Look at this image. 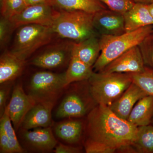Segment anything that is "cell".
I'll list each match as a JSON object with an SVG mask.
<instances>
[{"mask_svg":"<svg viewBox=\"0 0 153 153\" xmlns=\"http://www.w3.org/2000/svg\"><path fill=\"white\" fill-rule=\"evenodd\" d=\"M109 10L123 15L135 4L132 0H98Z\"/></svg>","mask_w":153,"mask_h":153,"instance_id":"cell-29","label":"cell"},{"mask_svg":"<svg viewBox=\"0 0 153 153\" xmlns=\"http://www.w3.org/2000/svg\"><path fill=\"white\" fill-rule=\"evenodd\" d=\"M85 140L117 152L133 144L138 127L116 115L109 106L97 105L87 115Z\"/></svg>","mask_w":153,"mask_h":153,"instance_id":"cell-1","label":"cell"},{"mask_svg":"<svg viewBox=\"0 0 153 153\" xmlns=\"http://www.w3.org/2000/svg\"><path fill=\"white\" fill-rule=\"evenodd\" d=\"M85 123L79 119H68L55 124L54 131L55 136L67 144L73 145L79 142L85 132Z\"/></svg>","mask_w":153,"mask_h":153,"instance_id":"cell-17","label":"cell"},{"mask_svg":"<svg viewBox=\"0 0 153 153\" xmlns=\"http://www.w3.org/2000/svg\"><path fill=\"white\" fill-rule=\"evenodd\" d=\"M131 74L133 82L148 95L153 96V69L146 66L142 72Z\"/></svg>","mask_w":153,"mask_h":153,"instance_id":"cell-25","label":"cell"},{"mask_svg":"<svg viewBox=\"0 0 153 153\" xmlns=\"http://www.w3.org/2000/svg\"><path fill=\"white\" fill-rule=\"evenodd\" d=\"M55 105L53 103L36 102L26 114L19 129L52 126V111Z\"/></svg>","mask_w":153,"mask_h":153,"instance_id":"cell-15","label":"cell"},{"mask_svg":"<svg viewBox=\"0 0 153 153\" xmlns=\"http://www.w3.org/2000/svg\"><path fill=\"white\" fill-rule=\"evenodd\" d=\"M67 86L66 72L39 71L30 77L25 91L36 102L56 105Z\"/></svg>","mask_w":153,"mask_h":153,"instance_id":"cell-6","label":"cell"},{"mask_svg":"<svg viewBox=\"0 0 153 153\" xmlns=\"http://www.w3.org/2000/svg\"><path fill=\"white\" fill-rule=\"evenodd\" d=\"M57 12L50 4H38L27 6L22 12L10 19L16 29L20 26L29 24L51 27Z\"/></svg>","mask_w":153,"mask_h":153,"instance_id":"cell-10","label":"cell"},{"mask_svg":"<svg viewBox=\"0 0 153 153\" xmlns=\"http://www.w3.org/2000/svg\"><path fill=\"white\" fill-rule=\"evenodd\" d=\"M94 27L100 36H117L126 33L123 15L103 9L93 14Z\"/></svg>","mask_w":153,"mask_h":153,"instance_id":"cell-12","label":"cell"},{"mask_svg":"<svg viewBox=\"0 0 153 153\" xmlns=\"http://www.w3.org/2000/svg\"><path fill=\"white\" fill-rule=\"evenodd\" d=\"M147 94L141 88L132 82L128 88L109 107L120 118L128 120L134 107L139 100Z\"/></svg>","mask_w":153,"mask_h":153,"instance_id":"cell-14","label":"cell"},{"mask_svg":"<svg viewBox=\"0 0 153 153\" xmlns=\"http://www.w3.org/2000/svg\"><path fill=\"white\" fill-rule=\"evenodd\" d=\"M62 96L55 113L59 119L87 116L97 105L91 93L88 80L67 85Z\"/></svg>","mask_w":153,"mask_h":153,"instance_id":"cell-4","label":"cell"},{"mask_svg":"<svg viewBox=\"0 0 153 153\" xmlns=\"http://www.w3.org/2000/svg\"><path fill=\"white\" fill-rule=\"evenodd\" d=\"M13 82H7L1 84L0 87V117L2 116L5 112L7 102L12 88Z\"/></svg>","mask_w":153,"mask_h":153,"instance_id":"cell-30","label":"cell"},{"mask_svg":"<svg viewBox=\"0 0 153 153\" xmlns=\"http://www.w3.org/2000/svg\"><path fill=\"white\" fill-rule=\"evenodd\" d=\"M135 3H142V4H150L153 3L152 0H132Z\"/></svg>","mask_w":153,"mask_h":153,"instance_id":"cell-35","label":"cell"},{"mask_svg":"<svg viewBox=\"0 0 153 153\" xmlns=\"http://www.w3.org/2000/svg\"><path fill=\"white\" fill-rule=\"evenodd\" d=\"M153 118V96L147 95L137 102L127 120L139 127L150 124Z\"/></svg>","mask_w":153,"mask_h":153,"instance_id":"cell-20","label":"cell"},{"mask_svg":"<svg viewBox=\"0 0 153 153\" xmlns=\"http://www.w3.org/2000/svg\"><path fill=\"white\" fill-rule=\"evenodd\" d=\"M138 46L145 66L153 69V33L145 38Z\"/></svg>","mask_w":153,"mask_h":153,"instance_id":"cell-28","label":"cell"},{"mask_svg":"<svg viewBox=\"0 0 153 153\" xmlns=\"http://www.w3.org/2000/svg\"><path fill=\"white\" fill-rule=\"evenodd\" d=\"M25 1L27 6L43 4H48L52 5L51 0H25Z\"/></svg>","mask_w":153,"mask_h":153,"instance_id":"cell-34","label":"cell"},{"mask_svg":"<svg viewBox=\"0 0 153 153\" xmlns=\"http://www.w3.org/2000/svg\"><path fill=\"white\" fill-rule=\"evenodd\" d=\"M26 7L25 0H0L1 16L11 19Z\"/></svg>","mask_w":153,"mask_h":153,"instance_id":"cell-26","label":"cell"},{"mask_svg":"<svg viewBox=\"0 0 153 153\" xmlns=\"http://www.w3.org/2000/svg\"><path fill=\"white\" fill-rule=\"evenodd\" d=\"M33 129H20V137L25 150L39 153L53 152L58 142L53 134L52 126Z\"/></svg>","mask_w":153,"mask_h":153,"instance_id":"cell-9","label":"cell"},{"mask_svg":"<svg viewBox=\"0 0 153 153\" xmlns=\"http://www.w3.org/2000/svg\"><path fill=\"white\" fill-rule=\"evenodd\" d=\"M93 67L72 56L66 71V80L68 85L73 82L88 80L93 74Z\"/></svg>","mask_w":153,"mask_h":153,"instance_id":"cell-22","label":"cell"},{"mask_svg":"<svg viewBox=\"0 0 153 153\" xmlns=\"http://www.w3.org/2000/svg\"><path fill=\"white\" fill-rule=\"evenodd\" d=\"M36 103L26 93L22 84L15 85L6 108L16 131H18L26 114Z\"/></svg>","mask_w":153,"mask_h":153,"instance_id":"cell-11","label":"cell"},{"mask_svg":"<svg viewBox=\"0 0 153 153\" xmlns=\"http://www.w3.org/2000/svg\"><path fill=\"white\" fill-rule=\"evenodd\" d=\"M55 8L60 11L80 10L94 14L106 7L98 0H51Z\"/></svg>","mask_w":153,"mask_h":153,"instance_id":"cell-21","label":"cell"},{"mask_svg":"<svg viewBox=\"0 0 153 153\" xmlns=\"http://www.w3.org/2000/svg\"><path fill=\"white\" fill-rule=\"evenodd\" d=\"M152 2H153V0H152Z\"/></svg>","mask_w":153,"mask_h":153,"instance_id":"cell-38","label":"cell"},{"mask_svg":"<svg viewBox=\"0 0 153 153\" xmlns=\"http://www.w3.org/2000/svg\"><path fill=\"white\" fill-rule=\"evenodd\" d=\"M149 9L151 15L153 18V3L149 4Z\"/></svg>","mask_w":153,"mask_h":153,"instance_id":"cell-36","label":"cell"},{"mask_svg":"<svg viewBox=\"0 0 153 153\" xmlns=\"http://www.w3.org/2000/svg\"><path fill=\"white\" fill-rule=\"evenodd\" d=\"M123 15L126 33L153 25V18L150 12L149 4L135 3Z\"/></svg>","mask_w":153,"mask_h":153,"instance_id":"cell-18","label":"cell"},{"mask_svg":"<svg viewBox=\"0 0 153 153\" xmlns=\"http://www.w3.org/2000/svg\"><path fill=\"white\" fill-rule=\"evenodd\" d=\"M153 33V25L146 26L117 36H100L101 52L93 66L94 72L101 71L110 63L139 45Z\"/></svg>","mask_w":153,"mask_h":153,"instance_id":"cell-3","label":"cell"},{"mask_svg":"<svg viewBox=\"0 0 153 153\" xmlns=\"http://www.w3.org/2000/svg\"><path fill=\"white\" fill-rule=\"evenodd\" d=\"M145 67L139 47L137 46L129 49L113 60L99 72L139 73L143 71Z\"/></svg>","mask_w":153,"mask_h":153,"instance_id":"cell-13","label":"cell"},{"mask_svg":"<svg viewBox=\"0 0 153 153\" xmlns=\"http://www.w3.org/2000/svg\"><path fill=\"white\" fill-rule=\"evenodd\" d=\"M85 152L87 153H113V150L98 143L85 140L84 143Z\"/></svg>","mask_w":153,"mask_h":153,"instance_id":"cell-31","label":"cell"},{"mask_svg":"<svg viewBox=\"0 0 153 153\" xmlns=\"http://www.w3.org/2000/svg\"><path fill=\"white\" fill-rule=\"evenodd\" d=\"M53 152L55 153H78L82 152V150L79 147L65 145L60 143H57Z\"/></svg>","mask_w":153,"mask_h":153,"instance_id":"cell-32","label":"cell"},{"mask_svg":"<svg viewBox=\"0 0 153 153\" xmlns=\"http://www.w3.org/2000/svg\"><path fill=\"white\" fill-rule=\"evenodd\" d=\"M9 141L4 129L0 127V153H8Z\"/></svg>","mask_w":153,"mask_h":153,"instance_id":"cell-33","label":"cell"},{"mask_svg":"<svg viewBox=\"0 0 153 153\" xmlns=\"http://www.w3.org/2000/svg\"><path fill=\"white\" fill-rule=\"evenodd\" d=\"M91 93L97 105L109 106L133 82L131 73L94 72L88 80Z\"/></svg>","mask_w":153,"mask_h":153,"instance_id":"cell-5","label":"cell"},{"mask_svg":"<svg viewBox=\"0 0 153 153\" xmlns=\"http://www.w3.org/2000/svg\"><path fill=\"white\" fill-rule=\"evenodd\" d=\"M152 122L153 123V118L152 121Z\"/></svg>","mask_w":153,"mask_h":153,"instance_id":"cell-37","label":"cell"},{"mask_svg":"<svg viewBox=\"0 0 153 153\" xmlns=\"http://www.w3.org/2000/svg\"><path fill=\"white\" fill-rule=\"evenodd\" d=\"M132 146L137 153H153V126L138 127L136 139Z\"/></svg>","mask_w":153,"mask_h":153,"instance_id":"cell-23","label":"cell"},{"mask_svg":"<svg viewBox=\"0 0 153 153\" xmlns=\"http://www.w3.org/2000/svg\"><path fill=\"white\" fill-rule=\"evenodd\" d=\"M100 52V36H94L80 42H74L72 56L93 67Z\"/></svg>","mask_w":153,"mask_h":153,"instance_id":"cell-19","label":"cell"},{"mask_svg":"<svg viewBox=\"0 0 153 153\" xmlns=\"http://www.w3.org/2000/svg\"><path fill=\"white\" fill-rule=\"evenodd\" d=\"M13 23L9 19L1 16L0 19V47L5 50L10 40L13 33L16 30Z\"/></svg>","mask_w":153,"mask_h":153,"instance_id":"cell-27","label":"cell"},{"mask_svg":"<svg viewBox=\"0 0 153 153\" xmlns=\"http://www.w3.org/2000/svg\"><path fill=\"white\" fill-rule=\"evenodd\" d=\"M27 60L5 50L0 57V84L13 82L23 73Z\"/></svg>","mask_w":153,"mask_h":153,"instance_id":"cell-16","label":"cell"},{"mask_svg":"<svg viewBox=\"0 0 153 153\" xmlns=\"http://www.w3.org/2000/svg\"><path fill=\"white\" fill-rule=\"evenodd\" d=\"M93 14L83 11L58 10L51 28L56 36L75 43L100 36L94 27Z\"/></svg>","mask_w":153,"mask_h":153,"instance_id":"cell-2","label":"cell"},{"mask_svg":"<svg viewBox=\"0 0 153 153\" xmlns=\"http://www.w3.org/2000/svg\"><path fill=\"white\" fill-rule=\"evenodd\" d=\"M0 127H1L4 129L8 138V153L25 152L26 151L18 140L16 134V130L12 126V121L9 116L7 110L6 108L4 114L0 117Z\"/></svg>","mask_w":153,"mask_h":153,"instance_id":"cell-24","label":"cell"},{"mask_svg":"<svg viewBox=\"0 0 153 153\" xmlns=\"http://www.w3.org/2000/svg\"><path fill=\"white\" fill-rule=\"evenodd\" d=\"M55 36L51 27L37 24L20 26L10 51L27 60L38 49L51 43Z\"/></svg>","mask_w":153,"mask_h":153,"instance_id":"cell-7","label":"cell"},{"mask_svg":"<svg viewBox=\"0 0 153 153\" xmlns=\"http://www.w3.org/2000/svg\"><path fill=\"white\" fill-rule=\"evenodd\" d=\"M74 43L68 40L49 43L33 56L29 63L36 67L48 69L68 65L72 57Z\"/></svg>","mask_w":153,"mask_h":153,"instance_id":"cell-8","label":"cell"}]
</instances>
